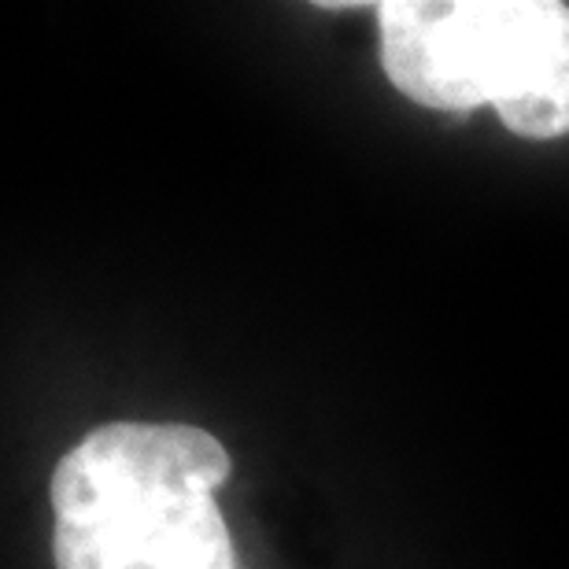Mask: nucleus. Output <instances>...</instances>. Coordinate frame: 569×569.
Returning <instances> with one entry per match:
<instances>
[{
  "instance_id": "nucleus-1",
  "label": "nucleus",
  "mask_w": 569,
  "mask_h": 569,
  "mask_svg": "<svg viewBox=\"0 0 569 569\" xmlns=\"http://www.w3.org/2000/svg\"><path fill=\"white\" fill-rule=\"evenodd\" d=\"M226 477L230 455L197 426L93 429L52 473L56 569H237Z\"/></svg>"
},
{
  "instance_id": "nucleus-2",
  "label": "nucleus",
  "mask_w": 569,
  "mask_h": 569,
  "mask_svg": "<svg viewBox=\"0 0 569 569\" xmlns=\"http://www.w3.org/2000/svg\"><path fill=\"white\" fill-rule=\"evenodd\" d=\"M381 63L403 97L440 111L499 108L562 27L559 0H389Z\"/></svg>"
},
{
  "instance_id": "nucleus-3",
  "label": "nucleus",
  "mask_w": 569,
  "mask_h": 569,
  "mask_svg": "<svg viewBox=\"0 0 569 569\" xmlns=\"http://www.w3.org/2000/svg\"><path fill=\"white\" fill-rule=\"evenodd\" d=\"M507 130L521 138H562L569 133V8L559 33L551 38L548 52L537 63L518 93H510L496 108Z\"/></svg>"
}]
</instances>
